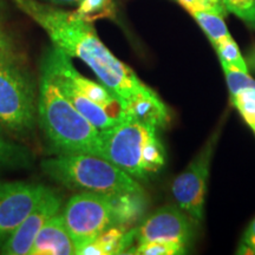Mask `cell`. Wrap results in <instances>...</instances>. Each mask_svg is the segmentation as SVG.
<instances>
[{"mask_svg": "<svg viewBox=\"0 0 255 255\" xmlns=\"http://www.w3.org/2000/svg\"><path fill=\"white\" fill-rule=\"evenodd\" d=\"M18 9L45 31L52 44L71 58L87 64L108 90L122 102L127 111L163 127L170 120L158 95L117 58L96 33L91 21L76 11H66L40 0H11Z\"/></svg>", "mask_w": 255, "mask_h": 255, "instance_id": "6da1fadb", "label": "cell"}, {"mask_svg": "<svg viewBox=\"0 0 255 255\" xmlns=\"http://www.w3.org/2000/svg\"><path fill=\"white\" fill-rule=\"evenodd\" d=\"M158 126L127 111L101 131V156L137 181L158 173L165 163V150L157 136Z\"/></svg>", "mask_w": 255, "mask_h": 255, "instance_id": "7a4b0ae2", "label": "cell"}, {"mask_svg": "<svg viewBox=\"0 0 255 255\" xmlns=\"http://www.w3.org/2000/svg\"><path fill=\"white\" fill-rule=\"evenodd\" d=\"M38 121L58 154L101 156V131L64 96L41 70L37 100Z\"/></svg>", "mask_w": 255, "mask_h": 255, "instance_id": "3957f363", "label": "cell"}, {"mask_svg": "<svg viewBox=\"0 0 255 255\" xmlns=\"http://www.w3.org/2000/svg\"><path fill=\"white\" fill-rule=\"evenodd\" d=\"M41 70L50 76L73 107L100 131L109 129L127 113L122 102L102 83H96L77 71L71 57L53 45L46 50Z\"/></svg>", "mask_w": 255, "mask_h": 255, "instance_id": "277c9868", "label": "cell"}, {"mask_svg": "<svg viewBox=\"0 0 255 255\" xmlns=\"http://www.w3.org/2000/svg\"><path fill=\"white\" fill-rule=\"evenodd\" d=\"M50 178L71 190L90 191L114 196H143L144 190L136 178L102 156L58 154L41 162Z\"/></svg>", "mask_w": 255, "mask_h": 255, "instance_id": "5b68a950", "label": "cell"}, {"mask_svg": "<svg viewBox=\"0 0 255 255\" xmlns=\"http://www.w3.org/2000/svg\"><path fill=\"white\" fill-rule=\"evenodd\" d=\"M142 196H114L81 191L68 201L63 210L76 254L89 246L105 231L117 225H126L137 214Z\"/></svg>", "mask_w": 255, "mask_h": 255, "instance_id": "8992f818", "label": "cell"}, {"mask_svg": "<svg viewBox=\"0 0 255 255\" xmlns=\"http://www.w3.org/2000/svg\"><path fill=\"white\" fill-rule=\"evenodd\" d=\"M37 97L17 58L0 62V126L23 135L34 128Z\"/></svg>", "mask_w": 255, "mask_h": 255, "instance_id": "52a82bcc", "label": "cell"}, {"mask_svg": "<svg viewBox=\"0 0 255 255\" xmlns=\"http://www.w3.org/2000/svg\"><path fill=\"white\" fill-rule=\"evenodd\" d=\"M218 139L219 131L216 130L171 184L176 205L195 222L202 221L205 215L207 182Z\"/></svg>", "mask_w": 255, "mask_h": 255, "instance_id": "ba28073f", "label": "cell"}, {"mask_svg": "<svg viewBox=\"0 0 255 255\" xmlns=\"http://www.w3.org/2000/svg\"><path fill=\"white\" fill-rule=\"evenodd\" d=\"M50 188L28 182H0V246L13 234Z\"/></svg>", "mask_w": 255, "mask_h": 255, "instance_id": "9c48e42d", "label": "cell"}, {"mask_svg": "<svg viewBox=\"0 0 255 255\" xmlns=\"http://www.w3.org/2000/svg\"><path fill=\"white\" fill-rule=\"evenodd\" d=\"M194 220L176 206H164L133 229V242L170 241L187 245L194 237Z\"/></svg>", "mask_w": 255, "mask_h": 255, "instance_id": "30bf717a", "label": "cell"}, {"mask_svg": "<svg viewBox=\"0 0 255 255\" xmlns=\"http://www.w3.org/2000/svg\"><path fill=\"white\" fill-rule=\"evenodd\" d=\"M60 206L62 199L50 189L13 234L0 246L1 253L6 255H28L38 233L53 215L58 214Z\"/></svg>", "mask_w": 255, "mask_h": 255, "instance_id": "8fae6325", "label": "cell"}, {"mask_svg": "<svg viewBox=\"0 0 255 255\" xmlns=\"http://www.w3.org/2000/svg\"><path fill=\"white\" fill-rule=\"evenodd\" d=\"M71 254H76V247L66 229L62 214L53 215L44 225L28 252V255Z\"/></svg>", "mask_w": 255, "mask_h": 255, "instance_id": "7c38bea8", "label": "cell"}, {"mask_svg": "<svg viewBox=\"0 0 255 255\" xmlns=\"http://www.w3.org/2000/svg\"><path fill=\"white\" fill-rule=\"evenodd\" d=\"M232 103L255 135V79L250 73L223 70Z\"/></svg>", "mask_w": 255, "mask_h": 255, "instance_id": "4fadbf2b", "label": "cell"}, {"mask_svg": "<svg viewBox=\"0 0 255 255\" xmlns=\"http://www.w3.org/2000/svg\"><path fill=\"white\" fill-rule=\"evenodd\" d=\"M133 244V229L128 231L124 225H117L105 231L78 255L126 254Z\"/></svg>", "mask_w": 255, "mask_h": 255, "instance_id": "5bb4252c", "label": "cell"}, {"mask_svg": "<svg viewBox=\"0 0 255 255\" xmlns=\"http://www.w3.org/2000/svg\"><path fill=\"white\" fill-rule=\"evenodd\" d=\"M47 4L58 6H72L76 7V12L92 20L94 18L103 17L113 11V0H40Z\"/></svg>", "mask_w": 255, "mask_h": 255, "instance_id": "9a60e30c", "label": "cell"}, {"mask_svg": "<svg viewBox=\"0 0 255 255\" xmlns=\"http://www.w3.org/2000/svg\"><path fill=\"white\" fill-rule=\"evenodd\" d=\"M191 15L208 37L213 46H216L221 41L232 37L223 15L213 12H194Z\"/></svg>", "mask_w": 255, "mask_h": 255, "instance_id": "2e32d148", "label": "cell"}, {"mask_svg": "<svg viewBox=\"0 0 255 255\" xmlns=\"http://www.w3.org/2000/svg\"><path fill=\"white\" fill-rule=\"evenodd\" d=\"M214 49L218 53L223 70H233V71L248 73L246 60L244 59L238 44L235 43V40L232 37L221 41V43L214 46Z\"/></svg>", "mask_w": 255, "mask_h": 255, "instance_id": "e0dca14e", "label": "cell"}, {"mask_svg": "<svg viewBox=\"0 0 255 255\" xmlns=\"http://www.w3.org/2000/svg\"><path fill=\"white\" fill-rule=\"evenodd\" d=\"M30 159L31 154L27 149L0 136V170L6 168L26 167L30 163Z\"/></svg>", "mask_w": 255, "mask_h": 255, "instance_id": "ac0fdd59", "label": "cell"}, {"mask_svg": "<svg viewBox=\"0 0 255 255\" xmlns=\"http://www.w3.org/2000/svg\"><path fill=\"white\" fill-rule=\"evenodd\" d=\"M187 246L182 244L170 241H144L136 244L135 247H130L126 254L133 255H178L184 254Z\"/></svg>", "mask_w": 255, "mask_h": 255, "instance_id": "d6986e66", "label": "cell"}, {"mask_svg": "<svg viewBox=\"0 0 255 255\" xmlns=\"http://www.w3.org/2000/svg\"><path fill=\"white\" fill-rule=\"evenodd\" d=\"M228 13L240 18L251 27L255 28V0H220Z\"/></svg>", "mask_w": 255, "mask_h": 255, "instance_id": "ffe728a7", "label": "cell"}, {"mask_svg": "<svg viewBox=\"0 0 255 255\" xmlns=\"http://www.w3.org/2000/svg\"><path fill=\"white\" fill-rule=\"evenodd\" d=\"M176 1L182 5L190 14L194 12H213L226 17L228 13L220 0H176Z\"/></svg>", "mask_w": 255, "mask_h": 255, "instance_id": "44dd1931", "label": "cell"}, {"mask_svg": "<svg viewBox=\"0 0 255 255\" xmlns=\"http://www.w3.org/2000/svg\"><path fill=\"white\" fill-rule=\"evenodd\" d=\"M237 254L255 255V218L242 235L237 250Z\"/></svg>", "mask_w": 255, "mask_h": 255, "instance_id": "7402d4cb", "label": "cell"}, {"mask_svg": "<svg viewBox=\"0 0 255 255\" xmlns=\"http://www.w3.org/2000/svg\"><path fill=\"white\" fill-rule=\"evenodd\" d=\"M0 45L11 47L12 49V43H11V39H9L7 32L5 30V25L1 17V12H0Z\"/></svg>", "mask_w": 255, "mask_h": 255, "instance_id": "603a6c76", "label": "cell"}, {"mask_svg": "<svg viewBox=\"0 0 255 255\" xmlns=\"http://www.w3.org/2000/svg\"><path fill=\"white\" fill-rule=\"evenodd\" d=\"M12 58H15L13 50L11 47L0 45V62H4V60H8Z\"/></svg>", "mask_w": 255, "mask_h": 255, "instance_id": "cb8c5ba5", "label": "cell"}, {"mask_svg": "<svg viewBox=\"0 0 255 255\" xmlns=\"http://www.w3.org/2000/svg\"><path fill=\"white\" fill-rule=\"evenodd\" d=\"M0 127H1V126H0Z\"/></svg>", "mask_w": 255, "mask_h": 255, "instance_id": "d4e9b609", "label": "cell"}]
</instances>
